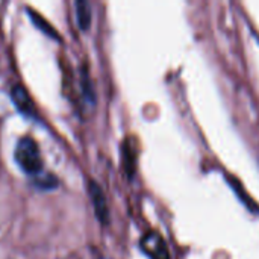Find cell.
Here are the masks:
<instances>
[{"label":"cell","instance_id":"8992f818","mask_svg":"<svg viewBox=\"0 0 259 259\" xmlns=\"http://www.w3.org/2000/svg\"><path fill=\"white\" fill-rule=\"evenodd\" d=\"M29 17L32 18V21H33V24L39 29V30H42L44 33H47L49 36H52V38H59L58 36V33H56V30L36 12V11H32V9H29Z\"/></svg>","mask_w":259,"mask_h":259},{"label":"cell","instance_id":"3957f363","mask_svg":"<svg viewBox=\"0 0 259 259\" xmlns=\"http://www.w3.org/2000/svg\"><path fill=\"white\" fill-rule=\"evenodd\" d=\"M88 191H90V197H91V202L94 206L96 217L99 219V222L102 225H106L109 222V209H108V202H106V197H105L102 188L94 181H91L88 185Z\"/></svg>","mask_w":259,"mask_h":259},{"label":"cell","instance_id":"52a82bcc","mask_svg":"<svg viewBox=\"0 0 259 259\" xmlns=\"http://www.w3.org/2000/svg\"><path fill=\"white\" fill-rule=\"evenodd\" d=\"M123 156H124V167H126V173L129 176H134V171H135V150L132 149L131 144H124L123 147Z\"/></svg>","mask_w":259,"mask_h":259},{"label":"cell","instance_id":"ba28073f","mask_svg":"<svg viewBox=\"0 0 259 259\" xmlns=\"http://www.w3.org/2000/svg\"><path fill=\"white\" fill-rule=\"evenodd\" d=\"M82 91H83V97L94 103V90L91 87V80H90V76H88V71H82Z\"/></svg>","mask_w":259,"mask_h":259},{"label":"cell","instance_id":"6da1fadb","mask_svg":"<svg viewBox=\"0 0 259 259\" xmlns=\"http://www.w3.org/2000/svg\"><path fill=\"white\" fill-rule=\"evenodd\" d=\"M15 162L20 165V168L27 175H39L42 171V158L38 144L30 137H23L15 147L14 152Z\"/></svg>","mask_w":259,"mask_h":259},{"label":"cell","instance_id":"5b68a950","mask_svg":"<svg viewBox=\"0 0 259 259\" xmlns=\"http://www.w3.org/2000/svg\"><path fill=\"white\" fill-rule=\"evenodd\" d=\"M76 17H77L79 27L82 30H87L91 24V6L87 0L76 2Z\"/></svg>","mask_w":259,"mask_h":259},{"label":"cell","instance_id":"9c48e42d","mask_svg":"<svg viewBox=\"0 0 259 259\" xmlns=\"http://www.w3.org/2000/svg\"><path fill=\"white\" fill-rule=\"evenodd\" d=\"M100 259H109V258H100Z\"/></svg>","mask_w":259,"mask_h":259},{"label":"cell","instance_id":"7a4b0ae2","mask_svg":"<svg viewBox=\"0 0 259 259\" xmlns=\"http://www.w3.org/2000/svg\"><path fill=\"white\" fill-rule=\"evenodd\" d=\"M141 249L150 259H170V250L164 237L156 231H149L141 238Z\"/></svg>","mask_w":259,"mask_h":259},{"label":"cell","instance_id":"277c9868","mask_svg":"<svg viewBox=\"0 0 259 259\" xmlns=\"http://www.w3.org/2000/svg\"><path fill=\"white\" fill-rule=\"evenodd\" d=\"M12 100L20 112H23L24 115H30V117L35 115V105H33L29 93L21 85H15L12 88Z\"/></svg>","mask_w":259,"mask_h":259}]
</instances>
